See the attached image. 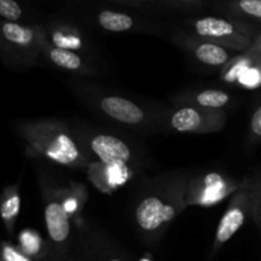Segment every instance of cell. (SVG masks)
<instances>
[{"mask_svg":"<svg viewBox=\"0 0 261 261\" xmlns=\"http://www.w3.org/2000/svg\"><path fill=\"white\" fill-rule=\"evenodd\" d=\"M15 133L22 140L28 157L42 158L69 168L87 167L92 162L88 153L63 120L19 121L15 124Z\"/></svg>","mask_w":261,"mask_h":261,"instance_id":"1","label":"cell"},{"mask_svg":"<svg viewBox=\"0 0 261 261\" xmlns=\"http://www.w3.org/2000/svg\"><path fill=\"white\" fill-rule=\"evenodd\" d=\"M188 180V176L180 175L163 181L138 201L134 221L143 236L149 240L161 237L176 217L185 211Z\"/></svg>","mask_w":261,"mask_h":261,"instance_id":"2","label":"cell"},{"mask_svg":"<svg viewBox=\"0 0 261 261\" xmlns=\"http://www.w3.org/2000/svg\"><path fill=\"white\" fill-rule=\"evenodd\" d=\"M45 40V25L0 20V58L10 68L36 65Z\"/></svg>","mask_w":261,"mask_h":261,"instance_id":"3","label":"cell"},{"mask_svg":"<svg viewBox=\"0 0 261 261\" xmlns=\"http://www.w3.org/2000/svg\"><path fill=\"white\" fill-rule=\"evenodd\" d=\"M188 25L193 35L237 54L249 50L260 31L254 23L228 15H204L193 18L189 20Z\"/></svg>","mask_w":261,"mask_h":261,"instance_id":"4","label":"cell"},{"mask_svg":"<svg viewBox=\"0 0 261 261\" xmlns=\"http://www.w3.org/2000/svg\"><path fill=\"white\" fill-rule=\"evenodd\" d=\"M246 180H236L218 171H209L193 176L186 184V208L188 206L209 208V206L218 205L228 196H232L240 189L244 188Z\"/></svg>","mask_w":261,"mask_h":261,"instance_id":"5","label":"cell"},{"mask_svg":"<svg viewBox=\"0 0 261 261\" xmlns=\"http://www.w3.org/2000/svg\"><path fill=\"white\" fill-rule=\"evenodd\" d=\"M227 114L223 110H209L195 106H178L168 116L167 124L173 132L182 134H211L226 126Z\"/></svg>","mask_w":261,"mask_h":261,"instance_id":"6","label":"cell"},{"mask_svg":"<svg viewBox=\"0 0 261 261\" xmlns=\"http://www.w3.org/2000/svg\"><path fill=\"white\" fill-rule=\"evenodd\" d=\"M252 208V180L247 178L244 188L231 196L228 206L222 216L217 227L216 237H214L213 249L211 257H213L219 251L223 245H226L246 222L247 216H251Z\"/></svg>","mask_w":261,"mask_h":261,"instance_id":"7","label":"cell"},{"mask_svg":"<svg viewBox=\"0 0 261 261\" xmlns=\"http://www.w3.org/2000/svg\"><path fill=\"white\" fill-rule=\"evenodd\" d=\"M43 218L51 245L58 252L66 249L71 234V217L64 208L59 191L42 185Z\"/></svg>","mask_w":261,"mask_h":261,"instance_id":"8","label":"cell"},{"mask_svg":"<svg viewBox=\"0 0 261 261\" xmlns=\"http://www.w3.org/2000/svg\"><path fill=\"white\" fill-rule=\"evenodd\" d=\"M93 103L109 119L129 127H145L152 125V115L140 105L119 94H97Z\"/></svg>","mask_w":261,"mask_h":261,"instance_id":"9","label":"cell"},{"mask_svg":"<svg viewBox=\"0 0 261 261\" xmlns=\"http://www.w3.org/2000/svg\"><path fill=\"white\" fill-rule=\"evenodd\" d=\"M223 83L244 89H256L261 86V54L245 51L237 54L219 71Z\"/></svg>","mask_w":261,"mask_h":261,"instance_id":"10","label":"cell"},{"mask_svg":"<svg viewBox=\"0 0 261 261\" xmlns=\"http://www.w3.org/2000/svg\"><path fill=\"white\" fill-rule=\"evenodd\" d=\"M173 41L185 50L191 58L209 68H223L237 53L228 48L198 37L190 32H178L173 36Z\"/></svg>","mask_w":261,"mask_h":261,"instance_id":"11","label":"cell"},{"mask_svg":"<svg viewBox=\"0 0 261 261\" xmlns=\"http://www.w3.org/2000/svg\"><path fill=\"white\" fill-rule=\"evenodd\" d=\"M86 145L89 153L96 155L99 162L110 167L132 170L129 163L133 158V150L125 140L109 134H89L86 138Z\"/></svg>","mask_w":261,"mask_h":261,"instance_id":"12","label":"cell"},{"mask_svg":"<svg viewBox=\"0 0 261 261\" xmlns=\"http://www.w3.org/2000/svg\"><path fill=\"white\" fill-rule=\"evenodd\" d=\"M42 56L51 65L60 70L69 71L76 75H96L97 74L94 66L82 54L55 47L48 42L47 37L42 46Z\"/></svg>","mask_w":261,"mask_h":261,"instance_id":"13","label":"cell"},{"mask_svg":"<svg viewBox=\"0 0 261 261\" xmlns=\"http://www.w3.org/2000/svg\"><path fill=\"white\" fill-rule=\"evenodd\" d=\"M47 41L55 47L65 48V50L75 51V53H86L89 48V43L86 36L79 27L64 20H55L45 25Z\"/></svg>","mask_w":261,"mask_h":261,"instance_id":"14","label":"cell"},{"mask_svg":"<svg viewBox=\"0 0 261 261\" xmlns=\"http://www.w3.org/2000/svg\"><path fill=\"white\" fill-rule=\"evenodd\" d=\"M88 178L94 188L103 194H111L119 186L132 178V170L110 167L99 161H92L87 166Z\"/></svg>","mask_w":261,"mask_h":261,"instance_id":"15","label":"cell"},{"mask_svg":"<svg viewBox=\"0 0 261 261\" xmlns=\"http://www.w3.org/2000/svg\"><path fill=\"white\" fill-rule=\"evenodd\" d=\"M233 102L231 93L218 88L201 89L196 92H186L178 96L176 103L178 106H195L209 110L227 109Z\"/></svg>","mask_w":261,"mask_h":261,"instance_id":"16","label":"cell"},{"mask_svg":"<svg viewBox=\"0 0 261 261\" xmlns=\"http://www.w3.org/2000/svg\"><path fill=\"white\" fill-rule=\"evenodd\" d=\"M96 22L102 30L112 33L132 32L139 27V20L134 15L112 9H101L96 14Z\"/></svg>","mask_w":261,"mask_h":261,"instance_id":"17","label":"cell"},{"mask_svg":"<svg viewBox=\"0 0 261 261\" xmlns=\"http://www.w3.org/2000/svg\"><path fill=\"white\" fill-rule=\"evenodd\" d=\"M20 212L19 185L7 186L0 195V218L4 223V228L9 236H13Z\"/></svg>","mask_w":261,"mask_h":261,"instance_id":"18","label":"cell"},{"mask_svg":"<svg viewBox=\"0 0 261 261\" xmlns=\"http://www.w3.org/2000/svg\"><path fill=\"white\" fill-rule=\"evenodd\" d=\"M219 9L223 15L261 24V0H222Z\"/></svg>","mask_w":261,"mask_h":261,"instance_id":"19","label":"cell"},{"mask_svg":"<svg viewBox=\"0 0 261 261\" xmlns=\"http://www.w3.org/2000/svg\"><path fill=\"white\" fill-rule=\"evenodd\" d=\"M18 247L32 259H42L47 254V244L37 231L25 228L18 234Z\"/></svg>","mask_w":261,"mask_h":261,"instance_id":"20","label":"cell"},{"mask_svg":"<svg viewBox=\"0 0 261 261\" xmlns=\"http://www.w3.org/2000/svg\"><path fill=\"white\" fill-rule=\"evenodd\" d=\"M59 194L69 216L73 217L81 214L84 203L87 201V195H88L84 186L71 185L70 188L59 190Z\"/></svg>","mask_w":261,"mask_h":261,"instance_id":"21","label":"cell"},{"mask_svg":"<svg viewBox=\"0 0 261 261\" xmlns=\"http://www.w3.org/2000/svg\"><path fill=\"white\" fill-rule=\"evenodd\" d=\"M0 18L8 22L22 23L25 12L17 0H0Z\"/></svg>","mask_w":261,"mask_h":261,"instance_id":"22","label":"cell"},{"mask_svg":"<svg viewBox=\"0 0 261 261\" xmlns=\"http://www.w3.org/2000/svg\"><path fill=\"white\" fill-rule=\"evenodd\" d=\"M0 261H33L18 246L7 241L0 242Z\"/></svg>","mask_w":261,"mask_h":261,"instance_id":"23","label":"cell"},{"mask_svg":"<svg viewBox=\"0 0 261 261\" xmlns=\"http://www.w3.org/2000/svg\"><path fill=\"white\" fill-rule=\"evenodd\" d=\"M251 217L261 229V180H252V208Z\"/></svg>","mask_w":261,"mask_h":261,"instance_id":"24","label":"cell"},{"mask_svg":"<svg viewBox=\"0 0 261 261\" xmlns=\"http://www.w3.org/2000/svg\"><path fill=\"white\" fill-rule=\"evenodd\" d=\"M249 140L251 144L261 140V105H259L252 112L251 120H250Z\"/></svg>","mask_w":261,"mask_h":261,"instance_id":"25","label":"cell"},{"mask_svg":"<svg viewBox=\"0 0 261 261\" xmlns=\"http://www.w3.org/2000/svg\"><path fill=\"white\" fill-rule=\"evenodd\" d=\"M165 3L171 7L180 8V9H195L201 7L205 0H154V3Z\"/></svg>","mask_w":261,"mask_h":261,"instance_id":"26","label":"cell"},{"mask_svg":"<svg viewBox=\"0 0 261 261\" xmlns=\"http://www.w3.org/2000/svg\"><path fill=\"white\" fill-rule=\"evenodd\" d=\"M111 2L117 3V4H122V5H144V4H153L154 0H111Z\"/></svg>","mask_w":261,"mask_h":261,"instance_id":"27","label":"cell"},{"mask_svg":"<svg viewBox=\"0 0 261 261\" xmlns=\"http://www.w3.org/2000/svg\"><path fill=\"white\" fill-rule=\"evenodd\" d=\"M247 51H251V53H256V54H261V30L257 33V36L255 37L254 42H252L251 47L249 48Z\"/></svg>","mask_w":261,"mask_h":261,"instance_id":"28","label":"cell"},{"mask_svg":"<svg viewBox=\"0 0 261 261\" xmlns=\"http://www.w3.org/2000/svg\"><path fill=\"white\" fill-rule=\"evenodd\" d=\"M107 261H125V260L120 259V257H112V259H110V260H107Z\"/></svg>","mask_w":261,"mask_h":261,"instance_id":"29","label":"cell"}]
</instances>
